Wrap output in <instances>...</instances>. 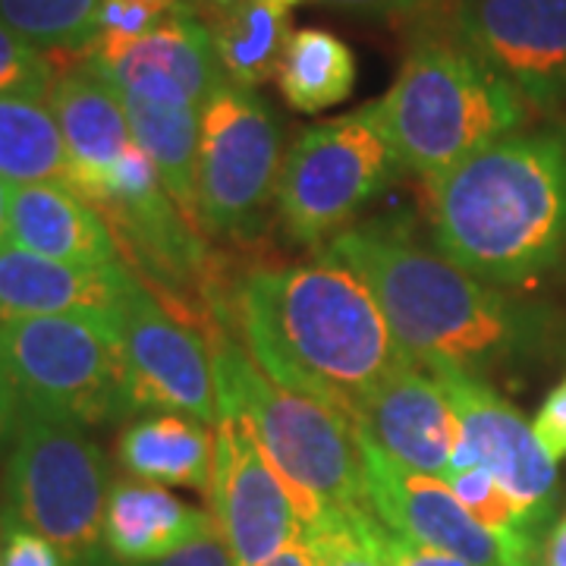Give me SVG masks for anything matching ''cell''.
Masks as SVG:
<instances>
[{
	"label": "cell",
	"mask_w": 566,
	"mask_h": 566,
	"mask_svg": "<svg viewBox=\"0 0 566 566\" xmlns=\"http://www.w3.org/2000/svg\"><path fill=\"white\" fill-rule=\"evenodd\" d=\"M48 104L57 117L73 164L70 189L85 199L136 142L120 92L88 66H82L54 80Z\"/></svg>",
	"instance_id": "obj_19"
},
{
	"label": "cell",
	"mask_w": 566,
	"mask_h": 566,
	"mask_svg": "<svg viewBox=\"0 0 566 566\" xmlns=\"http://www.w3.org/2000/svg\"><path fill=\"white\" fill-rule=\"evenodd\" d=\"M0 180L10 186L73 180L57 117L48 98L0 95Z\"/></svg>",
	"instance_id": "obj_24"
},
{
	"label": "cell",
	"mask_w": 566,
	"mask_h": 566,
	"mask_svg": "<svg viewBox=\"0 0 566 566\" xmlns=\"http://www.w3.org/2000/svg\"><path fill=\"white\" fill-rule=\"evenodd\" d=\"M441 255L485 283H526L566 245V136L510 133L431 182Z\"/></svg>",
	"instance_id": "obj_2"
},
{
	"label": "cell",
	"mask_w": 566,
	"mask_h": 566,
	"mask_svg": "<svg viewBox=\"0 0 566 566\" xmlns=\"http://www.w3.org/2000/svg\"><path fill=\"white\" fill-rule=\"evenodd\" d=\"M397 167L365 111L305 129L290 148L277 182V211L296 243L340 237Z\"/></svg>",
	"instance_id": "obj_9"
},
{
	"label": "cell",
	"mask_w": 566,
	"mask_h": 566,
	"mask_svg": "<svg viewBox=\"0 0 566 566\" xmlns=\"http://www.w3.org/2000/svg\"><path fill=\"white\" fill-rule=\"evenodd\" d=\"M281 123L252 92L227 82L202 107L199 218L218 237L262 230L281 182Z\"/></svg>",
	"instance_id": "obj_8"
},
{
	"label": "cell",
	"mask_w": 566,
	"mask_h": 566,
	"mask_svg": "<svg viewBox=\"0 0 566 566\" xmlns=\"http://www.w3.org/2000/svg\"><path fill=\"white\" fill-rule=\"evenodd\" d=\"M126 117L133 126V139L142 151L155 161L161 174L164 189L170 202L180 208V214L192 230L202 227L199 218V107H170L120 95Z\"/></svg>",
	"instance_id": "obj_22"
},
{
	"label": "cell",
	"mask_w": 566,
	"mask_h": 566,
	"mask_svg": "<svg viewBox=\"0 0 566 566\" xmlns=\"http://www.w3.org/2000/svg\"><path fill=\"white\" fill-rule=\"evenodd\" d=\"M107 463L85 428L22 412L7 457V510L70 566H104Z\"/></svg>",
	"instance_id": "obj_7"
},
{
	"label": "cell",
	"mask_w": 566,
	"mask_h": 566,
	"mask_svg": "<svg viewBox=\"0 0 566 566\" xmlns=\"http://www.w3.org/2000/svg\"><path fill=\"white\" fill-rule=\"evenodd\" d=\"M331 252L368 283L397 344L431 375L482 378L523 353L526 318L444 255L378 230H344Z\"/></svg>",
	"instance_id": "obj_3"
},
{
	"label": "cell",
	"mask_w": 566,
	"mask_h": 566,
	"mask_svg": "<svg viewBox=\"0 0 566 566\" xmlns=\"http://www.w3.org/2000/svg\"><path fill=\"white\" fill-rule=\"evenodd\" d=\"M463 48L542 111H566V0H460Z\"/></svg>",
	"instance_id": "obj_12"
},
{
	"label": "cell",
	"mask_w": 566,
	"mask_h": 566,
	"mask_svg": "<svg viewBox=\"0 0 566 566\" xmlns=\"http://www.w3.org/2000/svg\"><path fill=\"white\" fill-rule=\"evenodd\" d=\"M277 3H281V7H286V10H290L293 3H303V0H277Z\"/></svg>",
	"instance_id": "obj_39"
},
{
	"label": "cell",
	"mask_w": 566,
	"mask_h": 566,
	"mask_svg": "<svg viewBox=\"0 0 566 566\" xmlns=\"http://www.w3.org/2000/svg\"><path fill=\"white\" fill-rule=\"evenodd\" d=\"M211 513L182 504L177 494L148 482H117L104 510V545L120 564H158L174 551L189 545Z\"/></svg>",
	"instance_id": "obj_20"
},
{
	"label": "cell",
	"mask_w": 566,
	"mask_h": 566,
	"mask_svg": "<svg viewBox=\"0 0 566 566\" xmlns=\"http://www.w3.org/2000/svg\"><path fill=\"white\" fill-rule=\"evenodd\" d=\"M368 506L390 532L463 557L472 566H538V554L506 545L469 516L444 479L394 463L381 447L359 434Z\"/></svg>",
	"instance_id": "obj_15"
},
{
	"label": "cell",
	"mask_w": 566,
	"mask_h": 566,
	"mask_svg": "<svg viewBox=\"0 0 566 566\" xmlns=\"http://www.w3.org/2000/svg\"><path fill=\"white\" fill-rule=\"evenodd\" d=\"M54 80L57 76L44 51L0 22V95L48 98Z\"/></svg>",
	"instance_id": "obj_27"
},
{
	"label": "cell",
	"mask_w": 566,
	"mask_h": 566,
	"mask_svg": "<svg viewBox=\"0 0 566 566\" xmlns=\"http://www.w3.org/2000/svg\"><path fill=\"white\" fill-rule=\"evenodd\" d=\"M532 431L554 463L566 460V378L545 397V403L532 422Z\"/></svg>",
	"instance_id": "obj_31"
},
{
	"label": "cell",
	"mask_w": 566,
	"mask_h": 566,
	"mask_svg": "<svg viewBox=\"0 0 566 566\" xmlns=\"http://www.w3.org/2000/svg\"><path fill=\"white\" fill-rule=\"evenodd\" d=\"M438 381L444 385L460 422V444L450 457V475L469 465L488 469L516 504L528 532L542 538L557 506V463L538 444L532 422L485 378L438 375Z\"/></svg>",
	"instance_id": "obj_11"
},
{
	"label": "cell",
	"mask_w": 566,
	"mask_h": 566,
	"mask_svg": "<svg viewBox=\"0 0 566 566\" xmlns=\"http://www.w3.org/2000/svg\"><path fill=\"white\" fill-rule=\"evenodd\" d=\"M385 554L390 566H472L465 564L463 557H453L438 547L419 545L406 535H397L385 526Z\"/></svg>",
	"instance_id": "obj_32"
},
{
	"label": "cell",
	"mask_w": 566,
	"mask_h": 566,
	"mask_svg": "<svg viewBox=\"0 0 566 566\" xmlns=\"http://www.w3.org/2000/svg\"><path fill=\"white\" fill-rule=\"evenodd\" d=\"M199 13V10H196ZM227 82L259 88L281 73L290 44V13L277 0H243L227 10H202Z\"/></svg>",
	"instance_id": "obj_23"
},
{
	"label": "cell",
	"mask_w": 566,
	"mask_h": 566,
	"mask_svg": "<svg viewBox=\"0 0 566 566\" xmlns=\"http://www.w3.org/2000/svg\"><path fill=\"white\" fill-rule=\"evenodd\" d=\"M189 7V0H102V32L139 39Z\"/></svg>",
	"instance_id": "obj_28"
},
{
	"label": "cell",
	"mask_w": 566,
	"mask_h": 566,
	"mask_svg": "<svg viewBox=\"0 0 566 566\" xmlns=\"http://www.w3.org/2000/svg\"><path fill=\"white\" fill-rule=\"evenodd\" d=\"M211 368L218 400L237 406L252 422L305 526L324 510H371L359 431L344 412L271 381L249 349L227 334L211 337Z\"/></svg>",
	"instance_id": "obj_5"
},
{
	"label": "cell",
	"mask_w": 566,
	"mask_h": 566,
	"mask_svg": "<svg viewBox=\"0 0 566 566\" xmlns=\"http://www.w3.org/2000/svg\"><path fill=\"white\" fill-rule=\"evenodd\" d=\"M245 349L271 381L356 424L365 397L409 356L368 283L334 252L252 271L237 300Z\"/></svg>",
	"instance_id": "obj_1"
},
{
	"label": "cell",
	"mask_w": 566,
	"mask_h": 566,
	"mask_svg": "<svg viewBox=\"0 0 566 566\" xmlns=\"http://www.w3.org/2000/svg\"><path fill=\"white\" fill-rule=\"evenodd\" d=\"M0 363L29 416L95 428L136 412L126 349L114 324L92 318L0 322Z\"/></svg>",
	"instance_id": "obj_6"
},
{
	"label": "cell",
	"mask_w": 566,
	"mask_h": 566,
	"mask_svg": "<svg viewBox=\"0 0 566 566\" xmlns=\"http://www.w3.org/2000/svg\"><path fill=\"white\" fill-rule=\"evenodd\" d=\"M214 424V520L237 566H264L303 538V513L243 412L218 400Z\"/></svg>",
	"instance_id": "obj_10"
},
{
	"label": "cell",
	"mask_w": 566,
	"mask_h": 566,
	"mask_svg": "<svg viewBox=\"0 0 566 566\" xmlns=\"http://www.w3.org/2000/svg\"><path fill=\"white\" fill-rule=\"evenodd\" d=\"M189 3L202 13V10H227V7H237L243 0H189Z\"/></svg>",
	"instance_id": "obj_38"
},
{
	"label": "cell",
	"mask_w": 566,
	"mask_h": 566,
	"mask_svg": "<svg viewBox=\"0 0 566 566\" xmlns=\"http://www.w3.org/2000/svg\"><path fill=\"white\" fill-rule=\"evenodd\" d=\"M117 460L136 482L211 494L214 434L192 416L151 412L123 428Z\"/></svg>",
	"instance_id": "obj_21"
},
{
	"label": "cell",
	"mask_w": 566,
	"mask_h": 566,
	"mask_svg": "<svg viewBox=\"0 0 566 566\" xmlns=\"http://www.w3.org/2000/svg\"><path fill=\"white\" fill-rule=\"evenodd\" d=\"M10 199H13V186L0 180V245H7V230H10Z\"/></svg>",
	"instance_id": "obj_37"
},
{
	"label": "cell",
	"mask_w": 566,
	"mask_h": 566,
	"mask_svg": "<svg viewBox=\"0 0 566 566\" xmlns=\"http://www.w3.org/2000/svg\"><path fill=\"white\" fill-rule=\"evenodd\" d=\"M356 431L394 463L444 479L460 444V422L438 375L406 359L365 397Z\"/></svg>",
	"instance_id": "obj_16"
},
{
	"label": "cell",
	"mask_w": 566,
	"mask_h": 566,
	"mask_svg": "<svg viewBox=\"0 0 566 566\" xmlns=\"http://www.w3.org/2000/svg\"><path fill=\"white\" fill-rule=\"evenodd\" d=\"M0 22L41 51H85L102 32V0H0Z\"/></svg>",
	"instance_id": "obj_26"
},
{
	"label": "cell",
	"mask_w": 566,
	"mask_h": 566,
	"mask_svg": "<svg viewBox=\"0 0 566 566\" xmlns=\"http://www.w3.org/2000/svg\"><path fill=\"white\" fill-rule=\"evenodd\" d=\"M85 66L120 95L170 107H199L227 85L211 32L189 3L139 39L104 35L85 48Z\"/></svg>",
	"instance_id": "obj_14"
},
{
	"label": "cell",
	"mask_w": 566,
	"mask_h": 566,
	"mask_svg": "<svg viewBox=\"0 0 566 566\" xmlns=\"http://www.w3.org/2000/svg\"><path fill=\"white\" fill-rule=\"evenodd\" d=\"M22 400H20V390L13 385V378L7 375V368L0 363V447L7 444V441H13L17 438V428L22 422Z\"/></svg>",
	"instance_id": "obj_33"
},
{
	"label": "cell",
	"mask_w": 566,
	"mask_h": 566,
	"mask_svg": "<svg viewBox=\"0 0 566 566\" xmlns=\"http://www.w3.org/2000/svg\"><path fill=\"white\" fill-rule=\"evenodd\" d=\"M281 92L300 114H322L353 95L356 57L340 35L327 29H300L283 54Z\"/></svg>",
	"instance_id": "obj_25"
},
{
	"label": "cell",
	"mask_w": 566,
	"mask_h": 566,
	"mask_svg": "<svg viewBox=\"0 0 566 566\" xmlns=\"http://www.w3.org/2000/svg\"><path fill=\"white\" fill-rule=\"evenodd\" d=\"M0 532H3V566H70L44 535L17 523L10 513L0 516Z\"/></svg>",
	"instance_id": "obj_29"
},
{
	"label": "cell",
	"mask_w": 566,
	"mask_h": 566,
	"mask_svg": "<svg viewBox=\"0 0 566 566\" xmlns=\"http://www.w3.org/2000/svg\"><path fill=\"white\" fill-rule=\"evenodd\" d=\"M0 566H3V545H0Z\"/></svg>",
	"instance_id": "obj_40"
},
{
	"label": "cell",
	"mask_w": 566,
	"mask_h": 566,
	"mask_svg": "<svg viewBox=\"0 0 566 566\" xmlns=\"http://www.w3.org/2000/svg\"><path fill=\"white\" fill-rule=\"evenodd\" d=\"M327 3H337L346 10H365V13H390V10H406L424 0H327Z\"/></svg>",
	"instance_id": "obj_34"
},
{
	"label": "cell",
	"mask_w": 566,
	"mask_h": 566,
	"mask_svg": "<svg viewBox=\"0 0 566 566\" xmlns=\"http://www.w3.org/2000/svg\"><path fill=\"white\" fill-rule=\"evenodd\" d=\"M133 271L126 264H66L0 245V322L13 318H92L117 327Z\"/></svg>",
	"instance_id": "obj_17"
},
{
	"label": "cell",
	"mask_w": 566,
	"mask_h": 566,
	"mask_svg": "<svg viewBox=\"0 0 566 566\" xmlns=\"http://www.w3.org/2000/svg\"><path fill=\"white\" fill-rule=\"evenodd\" d=\"M136 409L182 412L205 424L218 422V390L211 349L202 337L164 308L133 277L117 318Z\"/></svg>",
	"instance_id": "obj_13"
},
{
	"label": "cell",
	"mask_w": 566,
	"mask_h": 566,
	"mask_svg": "<svg viewBox=\"0 0 566 566\" xmlns=\"http://www.w3.org/2000/svg\"><path fill=\"white\" fill-rule=\"evenodd\" d=\"M151 566H237V560H233L230 545H227L221 526L211 513V523L189 545H182L180 551H174L170 557H164Z\"/></svg>",
	"instance_id": "obj_30"
},
{
	"label": "cell",
	"mask_w": 566,
	"mask_h": 566,
	"mask_svg": "<svg viewBox=\"0 0 566 566\" xmlns=\"http://www.w3.org/2000/svg\"><path fill=\"white\" fill-rule=\"evenodd\" d=\"M264 566H315L312 564V551H308V542H305V535L296 542V545H290L286 551H281L274 560H268Z\"/></svg>",
	"instance_id": "obj_36"
},
{
	"label": "cell",
	"mask_w": 566,
	"mask_h": 566,
	"mask_svg": "<svg viewBox=\"0 0 566 566\" xmlns=\"http://www.w3.org/2000/svg\"><path fill=\"white\" fill-rule=\"evenodd\" d=\"M542 566H566V510L564 516L557 520V526L551 532L545 547V560Z\"/></svg>",
	"instance_id": "obj_35"
},
{
	"label": "cell",
	"mask_w": 566,
	"mask_h": 566,
	"mask_svg": "<svg viewBox=\"0 0 566 566\" xmlns=\"http://www.w3.org/2000/svg\"><path fill=\"white\" fill-rule=\"evenodd\" d=\"M400 167L428 182L520 129L526 102L463 44L424 41L381 102L363 107Z\"/></svg>",
	"instance_id": "obj_4"
},
{
	"label": "cell",
	"mask_w": 566,
	"mask_h": 566,
	"mask_svg": "<svg viewBox=\"0 0 566 566\" xmlns=\"http://www.w3.org/2000/svg\"><path fill=\"white\" fill-rule=\"evenodd\" d=\"M7 243L85 268L120 264V243L102 211L63 182L13 186Z\"/></svg>",
	"instance_id": "obj_18"
}]
</instances>
